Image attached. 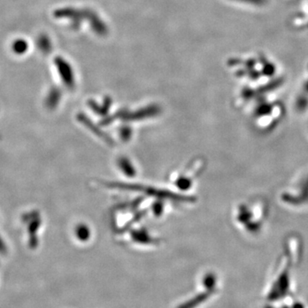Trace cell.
Segmentation results:
<instances>
[{"label": "cell", "instance_id": "3957f363", "mask_svg": "<svg viewBox=\"0 0 308 308\" xmlns=\"http://www.w3.org/2000/svg\"><path fill=\"white\" fill-rule=\"evenodd\" d=\"M38 46L40 50H41L43 53H47L51 50V43L48 38L46 35H40L38 39Z\"/></svg>", "mask_w": 308, "mask_h": 308}, {"label": "cell", "instance_id": "7a4b0ae2", "mask_svg": "<svg viewBox=\"0 0 308 308\" xmlns=\"http://www.w3.org/2000/svg\"><path fill=\"white\" fill-rule=\"evenodd\" d=\"M11 49L17 55L24 54L28 50V43L24 39H16L13 41Z\"/></svg>", "mask_w": 308, "mask_h": 308}, {"label": "cell", "instance_id": "6da1fadb", "mask_svg": "<svg viewBox=\"0 0 308 308\" xmlns=\"http://www.w3.org/2000/svg\"><path fill=\"white\" fill-rule=\"evenodd\" d=\"M57 66H58V70H59V74L61 75V77L65 79V83H71V71L70 66L66 64V62L64 61L63 59H58L57 60Z\"/></svg>", "mask_w": 308, "mask_h": 308}]
</instances>
